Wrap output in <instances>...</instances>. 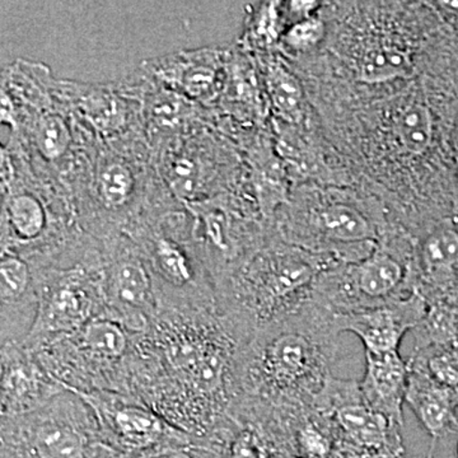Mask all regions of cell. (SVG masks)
<instances>
[{
  "label": "cell",
  "instance_id": "obj_1",
  "mask_svg": "<svg viewBox=\"0 0 458 458\" xmlns=\"http://www.w3.org/2000/svg\"><path fill=\"white\" fill-rule=\"evenodd\" d=\"M245 337L218 311L159 309L134 335L128 394L189 436L212 433L237 400Z\"/></svg>",
  "mask_w": 458,
  "mask_h": 458
},
{
  "label": "cell",
  "instance_id": "obj_2",
  "mask_svg": "<svg viewBox=\"0 0 458 458\" xmlns=\"http://www.w3.org/2000/svg\"><path fill=\"white\" fill-rule=\"evenodd\" d=\"M339 336L333 313L312 300L261 328L238 355L236 401L283 411L310 408L331 376Z\"/></svg>",
  "mask_w": 458,
  "mask_h": 458
},
{
  "label": "cell",
  "instance_id": "obj_3",
  "mask_svg": "<svg viewBox=\"0 0 458 458\" xmlns=\"http://www.w3.org/2000/svg\"><path fill=\"white\" fill-rule=\"evenodd\" d=\"M336 262L285 240L265 241L216 285L218 312L251 339L306 306L321 274Z\"/></svg>",
  "mask_w": 458,
  "mask_h": 458
},
{
  "label": "cell",
  "instance_id": "obj_4",
  "mask_svg": "<svg viewBox=\"0 0 458 458\" xmlns=\"http://www.w3.org/2000/svg\"><path fill=\"white\" fill-rule=\"evenodd\" d=\"M123 234L137 243L149 265L159 309L218 311L216 285L199 249L194 216L188 208H158Z\"/></svg>",
  "mask_w": 458,
  "mask_h": 458
},
{
  "label": "cell",
  "instance_id": "obj_5",
  "mask_svg": "<svg viewBox=\"0 0 458 458\" xmlns=\"http://www.w3.org/2000/svg\"><path fill=\"white\" fill-rule=\"evenodd\" d=\"M105 445L87 403L66 388L36 411L2 418V458H101Z\"/></svg>",
  "mask_w": 458,
  "mask_h": 458
},
{
  "label": "cell",
  "instance_id": "obj_6",
  "mask_svg": "<svg viewBox=\"0 0 458 458\" xmlns=\"http://www.w3.org/2000/svg\"><path fill=\"white\" fill-rule=\"evenodd\" d=\"M312 408L331 421L340 458L403 456V427L370 408L360 382L331 375Z\"/></svg>",
  "mask_w": 458,
  "mask_h": 458
},
{
  "label": "cell",
  "instance_id": "obj_7",
  "mask_svg": "<svg viewBox=\"0 0 458 458\" xmlns=\"http://www.w3.org/2000/svg\"><path fill=\"white\" fill-rule=\"evenodd\" d=\"M99 242L104 259V318L119 322L132 335L147 333L158 315L159 298L146 258L123 233Z\"/></svg>",
  "mask_w": 458,
  "mask_h": 458
},
{
  "label": "cell",
  "instance_id": "obj_8",
  "mask_svg": "<svg viewBox=\"0 0 458 458\" xmlns=\"http://www.w3.org/2000/svg\"><path fill=\"white\" fill-rule=\"evenodd\" d=\"M72 393L87 403L98 421L101 438L110 447L125 454H140L174 443L189 442V434L171 426L155 410L131 394L114 391Z\"/></svg>",
  "mask_w": 458,
  "mask_h": 458
},
{
  "label": "cell",
  "instance_id": "obj_9",
  "mask_svg": "<svg viewBox=\"0 0 458 458\" xmlns=\"http://www.w3.org/2000/svg\"><path fill=\"white\" fill-rule=\"evenodd\" d=\"M228 56V53L210 47L185 50L149 60L141 69L167 89L209 105L222 98Z\"/></svg>",
  "mask_w": 458,
  "mask_h": 458
},
{
  "label": "cell",
  "instance_id": "obj_10",
  "mask_svg": "<svg viewBox=\"0 0 458 458\" xmlns=\"http://www.w3.org/2000/svg\"><path fill=\"white\" fill-rule=\"evenodd\" d=\"M64 391L45 369L38 352L23 344H2V418H16L36 411Z\"/></svg>",
  "mask_w": 458,
  "mask_h": 458
},
{
  "label": "cell",
  "instance_id": "obj_11",
  "mask_svg": "<svg viewBox=\"0 0 458 458\" xmlns=\"http://www.w3.org/2000/svg\"><path fill=\"white\" fill-rule=\"evenodd\" d=\"M428 302L419 292L394 302L333 315L337 334L352 333L369 352H399L403 336L414 330L426 315Z\"/></svg>",
  "mask_w": 458,
  "mask_h": 458
},
{
  "label": "cell",
  "instance_id": "obj_12",
  "mask_svg": "<svg viewBox=\"0 0 458 458\" xmlns=\"http://www.w3.org/2000/svg\"><path fill=\"white\" fill-rule=\"evenodd\" d=\"M0 302L2 344H23L38 316V284L30 261L7 250L0 256Z\"/></svg>",
  "mask_w": 458,
  "mask_h": 458
},
{
  "label": "cell",
  "instance_id": "obj_13",
  "mask_svg": "<svg viewBox=\"0 0 458 458\" xmlns=\"http://www.w3.org/2000/svg\"><path fill=\"white\" fill-rule=\"evenodd\" d=\"M409 382V363L399 352H366V369L360 381L367 403L394 423L403 426V408Z\"/></svg>",
  "mask_w": 458,
  "mask_h": 458
},
{
  "label": "cell",
  "instance_id": "obj_14",
  "mask_svg": "<svg viewBox=\"0 0 458 458\" xmlns=\"http://www.w3.org/2000/svg\"><path fill=\"white\" fill-rule=\"evenodd\" d=\"M420 279L415 285L427 302L443 300L458 273V229L451 222L434 225L418 247Z\"/></svg>",
  "mask_w": 458,
  "mask_h": 458
},
{
  "label": "cell",
  "instance_id": "obj_15",
  "mask_svg": "<svg viewBox=\"0 0 458 458\" xmlns=\"http://www.w3.org/2000/svg\"><path fill=\"white\" fill-rule=\"evenodd\" d=\"M454 391L434 382L420 369L409 366L405 403L433 441L445 438L458 428Z\"/></svg>",
  "mask_w": 458,
  "mask_h": 458
},
{
  "label": "cell",
  "instance_id": "obj_16",
  "mask_svg": "<svg viewBox=\"0 0 458 458\" xmlns=\"http://www.w3.org/2000/svg\"><path fill=\"white\" fill-rule=\"evenodd\" d=\"M55 106L41 111L26 110L27 120H18L13 128L22 123L27 143L33 148L41 164L64 167L66 174V165L71 164L66 158H71L77 147L73 134L75 117L66 116V107Z\"/></svg>",
  "mask_w": 458,
  "mask_h": 458
},
{
  "label": "cell",
  "instance_id": "obj_17",
  "mask_svg": "<svg viewBox=\"0 0 458 458\" xmlns=\"http://www.w3.org/2000/svg\"><path fill=\"white\" fill-rule=\"evenodd\" d=\"M251 183L256 203L265 219H270L288 198V172L278 153L267 144H258L250 153Z\"/></svg>",
  "mask_w": 458,
  "mask_h": 458
},
{
  "label": "cell",
  "instance_id": "obj_18",
  "mask_svg": "<svg viewBox=\"0 0 458 458\" xmlns=\"http://www.w3.org/2000/svg\"><path fill=\"white\" fill-rule=\"evenodd\" d=\"M391 137L406 155L420 156L432 146L434 122L429 108L417 98L403 102L390 120Z\"/></svg>",
  "mask_w": 458,
  "mask_h": 458
},
{
  "label": "cell",
  "instance_id": "obj_19",
  "mask_svg": "<svg viewBox=\"0 0 458 458\" xmlns=\"http://www.w3.org/2000/svg\"><path fill=\"white\" fill-rule=\"evenodd\" d=\"M264 78L271 107L282 122L289 125L302 123L303 89L297 77L278 60H267L265 63Z\"/></svg>",
  "mask_w": 458,
  "mask_h": 458
},
{
  "label": "cell",
  "instance_id": "obj_20",
  "mask_svg": "<svg viewBox=\"0 0 458 458\" xmlns=\"http://www.w3.org/2000/svg\"><path fill=\"white\" fill-rule=\"evenodd\" d=\"M412 334L414 351L458 345V306L445 300L428 302L426 315Z\"/></svg>",
  "mask_w": 458,
  "mask_h": 458
},
{
  "label": "cell",
  "instance_id": "obj_21",
  "mask_svg": "<svg viewBox=\"0 0 458 458\" xmlns=\"http://www.w3.org/2000/svg\"><path fill=\"white\" fill-rule=\"evenodd\" d=\"M412 71L410 56L394 45H377L358 60V78L363 83L382 84L408 77Z\"/></svg>",
  "mask_w": 458,
  "mask_h": 458
},
{
  "label": "cell",
  "instance_id": "obj_22",
  "mask_svg": "<svg viewBox=\"0 0 458 458\" xmlns=\"http://www.w3.org/2000/svg\"><path fill=\"white\" fill-rule=\"evenodd\" d=\"M276 150L284 162L300 177H324L327 172L322 158L312 149L298 132L278 128Z\"/></svg>",
  "mask_w": 458,
  "mask_h": 458
},
{
  "label": "cell",
  "instance_id": "obj_23",
  "mask_svg": "<svg viewBox=\"0 0 458 458\" xmlns=\"http://www.w3.org/2000/svg\"><path fill=\"white\" fill-rule=\"evenodd\" d=\"M408 363L443 387L458 391V345L412 351Z\"/></svg>",
  "mask_w": 458,
  "mask_h": 458
},
{
  "label": "cell",
  "instance_id": "obj_24",
  "mask_svg": "<svg viewBox=\"0 0 458 458\" xmlns=\"http://www.w3.org/2000/svg\"><path fill=\"white\" fill-rule=\"evenodd\" d=\"M282 8L283 3H262L250 18L245 36L247 44L251 47L265 49L282 38L284 33L282 31Z\"/></svg>",
  "mask_w": 458,
  "mask_h": 458
},
{
  "label": "cell",
  "instance_id": "obj_25",
  "mask_svg": "<svg viewBox=\"0 0 458 458\" xmlns=\"http://www.w3.org/2000/svg\"><path fill=\"white\" fill-rule=\"evenodd\" d=\"M325 36V23L316 17L298 21L289 27L282 36V42L295 53L311 50L318 47Z\"/></svg>",
  "mask_w": 458,
  "mask_h": 458
},
{
  "label": "cell",
  "instance_id": "obj_26",
  "mask_svg": "<svg viewBox=\"0 0 458 458\" xmlns=\"http://www.w3.org/2000/svg\"><path fill=\"white\" fill-rule=\"evenodd\" d=\"M319 3L318 2H289L286 4V9L291 12L293 16H297L298 21L306 20V18L312 17L311 14L315 9L318 8Z\"/></svg>",
  "mask_w": 458,
  "mask_h": 458
},
{
  "label": "cell",
  "instance_id": "obj_27",
  "mask_svg": "<svg viewBox=\"0 0 458 458\" xmlns=\"http://www.w3.org/2000/svg\"><path fill=\"white\" fill-rule=\"evenodd\" d=\"M397 458H405V457L400 456V457H397ZM427 458H434L433 457V448H432V450L429 451V454H428Z\"/></svg>",
  "mask_w": 458,
  "mask_h": 458
}]
</instances>
